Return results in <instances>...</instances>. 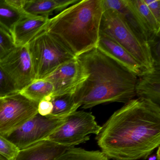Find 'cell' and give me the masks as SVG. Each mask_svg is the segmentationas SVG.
<instances>
[{"mask_svg":"<svg viewBox=\"0 0 160 160\" xmlns=\"http://www.w3.org/2000/svg\"><path fill=\"white\" fill-rule=\"evenodd\" d=\"M50 101L53 105V109L49 116L52 117L66 118L80 107L76 103L72 94L51 96Z\"/></svg>","mask_w":160,"mask_h":160,"instance_id":"18","label":"cell"},{"mask_svg":"<svg viewBox=\"0 0 160 160\" xmlns=\"http://www.w3.org/2000/svg\"><path fill=\"white\" fill-rule=\"evenodd\" d=\"M78 0H26L23 10L33 16L48 17L55 11L62 12Z\"/></svg>","mask_w":160,"mask_h":160,"instance_id":"16","label":"cell"},{"mask_svg":"<svg viewBox=\"0 0 160 160\" xmlns=\"http://www.w3.org/2000/svg\"><path fill=\"white\" fill-rule=\"evenodd\" d=\"M97 48L124 66L137 77L148 72L129 52L104 33L100 32Z\"/></svg>","mask_w":160,"mask_h":160,"instance_id":"12","label":"cell"},{"mask_svg":"<svg viewBox=\"0 0 160 160\" xmlns=\"http://www.w3.org/2000/svg\"><path fill=\"white\" fill-rule=\"evenodd\" d=\"M101 128L91 113L76 111L68 116L65 122L45 140L73 148L89 140V135H98Z\"/></svg>","mask_w":160,"mask_h":160,"instance_id":"6","label":"cell"},{"mask_svg":"<svg viewBox=\"0 0 160 160\" xmlns=\"http://www.w3.org/2000/svg\"><path fill=\"white\" fill-rule=\"evenodd\" d=\"M18 92L11 78L0 66V98H4Z\"/></svg>","mask_w":160,"mask_h":160,"instance_id":"23","label":"cell"},{"mask_svg":"<svg viewBox=\"0 0 160 160\" xmlns=\"http://www.w3.org/2000/svg\"><path fill=\"white\" fill-rule=\"evenodd\" d=\"M19 149L7 138L0 134V155L9 160H14Z\"/></svg>","mask_w":160,"mask_h":160,"instance_id":"24","label":"cell"},{"mask_svg":"<svg viewBox=\"0 0 160 160\" xmlns=\"http://www.w3.org/2000/svg\"><path fill=\"white\" fill-rule=\"evenodd\" d=\"M55 160H109L100 151H88L81 148H68Z\"/></svg>","mask_w":160,"mask_h":160,"instance_id":"21","label":"cell"},{"mask_svg":"<svg viewBox=\"0 0 160 160\" xmlns=\"http://www.w3.org/2000/svg\"><path fill=\"white\" fill-rule=\"evenodd\" d=\"M6 2L12 6L17 9L23 10L26 0H6Z\"/></svg>","mask_w":160,"mask_h":160,"instance_id":"27","label":"cell"},{"mask_svg":"<svg viewBox=\"0 0 160 160\" xmlns=\"http://www.w3.org/2000/svg\"><path fill=\"white\" fill-rule=\"evenodd\" d=\"M160 64L154 63L152 72L138 77L135 86V94L138 98L149 100L160 105Z\"/></svg>","mask_w":160,"mask_h":160,"instance_id":"14","label":"cell"},{"mask_svg":"<svg viewBox=\"0 0 160 160\" xmlns=\"http://www.w3.org/2000/svg\"><path fill=\"white\" fill-rule=\"evenodd\" d=\"M39 103L19 92L3 98L0 106V134L16 130L34 117L38 113Z\"/></svg>","mask_w":160,"mask_h":160,"instance_id":"8","label":"cell"},{"mask_svg":"<svg viewBox=\"0 0 160 160\" xmlns=\"http://www.w3.org/2000/svg\"><path fill=\"white\" fill-rule=\"evenodd\" d=\"M67 117L42 116L38 113L16 130L2 135L19 150L24 149L45 140L65 122Z\"/></svg>","mask_w":160,"mask_h":160,"instance_id":"7","label":"cell"},{"mask_svg":"<svg viewBox=\"0 0 160 160\" xmlns=\"http://www.w3.org/2000/svg\"><path fill=\"white\" fill-rule=\"evenodd\" d=\"M102 0H82L49 19L46 32L74 58L97 48Z\"/></svg>","mask_w":160,"mask_h":160,"instance_id":"3","label":"cell"},{"mask_svg":"<svg viewBox=\"0 0 160 160\" xmlns=\"http://www.w3.org/2000/svg\"><path fill=\"white\" fill-rule=\"evenodd\" d=\"M102 4L104 8L116 11L128 28L142 42L150 45L157 37L150 33L130 0H102Z\"/></svg>","mask_w":160,"mask_h":160,"instance_id":"11","label":"cell"},{"mask_svg":"<svg viewBox=\"0 0 160 160\" xmlns=\"http://www.w3.org/2000/svg\"><path fill=\"white\" fill-rule=\"evenodd\" d=\"M15 47L11 34L0 27V61Z\"/></svg>","mask_w":160,"mask_h":160,"instance_id":"22","label":"cell"},{"mask_svg":"<svg viewBox=\"0 0 160 160\" xmlns=\"http://www.w3.org/2000/svg\"><path fill=\"white\" fill-rule=\"evenodd\" d=\"M87 77L83 65L76 58L62 64L45 79L53 85L54 92L51 96H54L74 94Z\"/></svg>","mask_w":160,"mask_h":160,"instance_id":"10","label":"cell"},{"mask_svg":"<svg viewBox=\"0 0 160 160\" xmlns=\"http://www.w3.org/2000/svg\"><path fill=\"white\" fill-rule=\"evenodd\" d=\"M155 19L160 23V0H143Z\"/></svg>","mask_w":160,"mask_h":160,"instance_id":"26","label":"cell"},{"mask_svg":"<svg viewBox=\"0 0 160 160\" xmlns=\"http://www.w3.org/2000/svg\"><path fill=\"white\" fill-rule=\"evenodd\" d=\"M0 66L11 78L18 92L36 79L28 45L16 47L0 61Z\"/></svg>","mask_w":160,"mask_h":160,"instance_id":"9","label":"cell"},{"mask_svg":"<svg viewBox=\"0 0 160 160\" xmlns=\"http://www.w3.org/2000/svg\"><path fill=\"white\" fill-rule=\"evenodd\" d=\"M77 58L88 75L73 94L80 107L87 109L116 102L125 104L136 96L137 77L98 48Z\"/></svg>","mask_w":160,"mask_h":160,"instance_id":"2","label":"cell"},{"mask_svg":"<svg viewBox=\"0 0 160 160\" xmlns=\"http://www.w3.org/2000/svg\"><path fill=\"white\" fill-rule=\"evenodd\" d=\"M49 19L48 17L29 16L18 21L11 32L15 46L28 45L45 30Z\"/></svg>","mask_w":160,"mask_h":160,"instance_id":"13","label":"cell"},{"mask_svg":"<svg viewBox=\"0 0 160 160\" xmlns=\"http://www.w3.org/2000/svg\"><path fill=\"white\" fill-rule=\"evenodd\" d=\"M36 79H43L58 67L74 58L46 32L43 31L28 44Z\"/></svg>","mask_w":160,"mask_h":160,"instance_id":"5","label":"cell"},{"mask_svg":"<svg viewBox=\"0 0 160 160\" xmlns=\"http://www.w3.org/2000/svg\"><path fill=\"white\" fill-rule=\"evenodd\" d=\"M100 31L129 52L147 72L153 70L154 61L149 44L138 39L116 11L103 8Z\"/></svg>","mask_w":160,"mask_h":160,"instance_id":"4","label":"cell"},{"mask_svg":"<svg viewBox=\"0 0 160 160\" xmlns=\"http://www.w3.org/2000/svg\"><path fill=\"white\" fill-rule=\"evenodd\" d=\"M3 101V98H0V106L1 105Z\"/></svg>","mask_w":160,"mask_h":160,"instance_id":"31","label":"cell"},{"mask_svg":"<svg viewBox=\"0 0 160 160\" xmlns=\"http://www.w3.org/2000/svg\"><path fill=\"white\" fill-rule=\"evenodd\" d=\"M53 92L54 87L52 83L43 79H35L19 92L32 101L40 102L51 96Z\"/></svg>","mask_w":160,"mask_h":160,"instance_id":"19","label":"cell"},{"mask_svg":"<svg viewBox=\"0 0 160 160\" xmlns=\"http://www.w3.org/2000/svg\"><path fill=\"white\" fill-rule=\"evenodd\" d=\"M51 96L47 97L39 103L38 113L42 116H48L51 114L53 105L50 101Z\"/></svg>","mask_w":160,"mask_h":160,"instance_id":"25","label":"cell"},{"mask_svg":"<svg viewBox=\"0 0 160 160\" xmlns=\"http://www.w3.org/2000/svg\"><path fill=\"white\" fill-rule=\"evenodd\" d=\"M29 16L23 10L10 5L6 0H0V27L10 34L14 26L18 21Z\"/></svg>","mask_w":160,"mask_h":160,"instance_id":"17","label":"cell"},{"mask_svg":"<svg viewBox=\"0 0 160 160\" xmlns=\"http://www.w3.org/2000/svg\"><path fill=\"white\" fill-rule=\"evenodd\" d=\"M148 160H157L156 154H154L148 157Z\"/></svg>","mask_w":160,"mask_h":160,"instance_id":"29","label":"cell"},{"mask_svg":"<svg viewBox=\"0 0 160 160\" xmlns=\"http://www.w3.org/2000/svg\"><path fill=\"white\" fill-rule=\"evenodd\" d=\"M158 149H157V151H156V153H155L156 155V157H157V160H160V146L158 147Z\"/></svg>","mask_w":160,"mask_h":160,"instance_id":"28","label":"cell"},{"mask_svg":"<svg viewBox=\"0 0 160 160\" xmlns=\"http://www.w3.org/2000/svg\"><path fill=\"white\" fill-rule=\"evenodd\" d=\"M96 139L108 158L146 160L160 146V105L143 98L132 99L112 114Z\"/></svg>","mask_w":160,"mask_h":160,"instance_id":"1","label":"cell"},{"mask_svg":"<svg viewBox=\"0 0 160 160\" xmlns=\"http://www.w3.org/2000/svg\"><path fill=\"white\" fill-rule=\"evenodd\" d=\"M137 13L153 37L160 36V23L157 21L143 0H130Z\"/></svg>","mask_w":160,"mask_h":160,"instance_id":"20","label":"cell"},{"mask_svg":"<svg viewBox=\"0 0 160 160\" xmlns=\"http://www.w3.org/2000/svg\"><path fill=\"white\" fill-rule=\"evenodd\" d=\"M0 160H9L8 159H6L5 157L2 156V155H0Z\"/></svg>","mask_w":160,"mask_h":160,"instance_id":"30","label":"cell"},{"mask_svg":"<svg viewBox=\"0 0 160 160\" xmlns=\"http://www.w3.org/2000/svg\"><path fill=\"white\" fill-rule=\"evenodd\" d=\"M67 148L49 140H44L19 150L14 160H55Z\"/></svg>","mask_w":160,"mask_h":160,"instance_id":"15","label":"cell"}]
</instances>
